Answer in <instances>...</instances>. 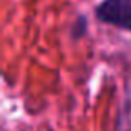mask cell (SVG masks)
I'll return each mask as SVG.
<instances>
[{"mask_svg": "<svg viewBox=\"0 0 131 131\" xmlns=\"http://www.w3.org/2000/svg\"><path fill=\"white\" fill-rule=\"evenodd\" d=\"M85 30H86V18L85 17H78L73 25V30H71V35L75 38H81L85 35Z\"/></svg>", "mask_w": 131, "mask_h": 131, "instance_id": "cell-2", "label": "cell"}, {"mask_svg": "<svg viewBox=\"0 0 131 131\" xmlns=\"http://www.w3.org/2000/svg\"><path fill=\"white\" fill-rule=\"evenodd\" d=\"M96 17L103 23L131 32V0H103L96 8Z\"/></svg>", "mask_w": 131, "mask_h": 131, "instance_id": "cell-1", "label": "cell"}]
</instances>
